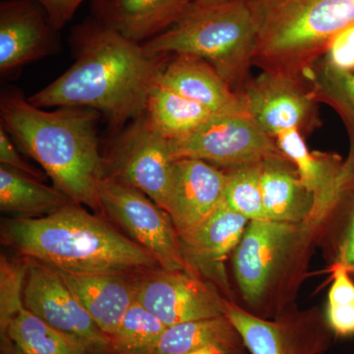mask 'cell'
Listing matches in <instances>:
<instances>
[{"instance_id": "3", "label": "cell", "mask_w": 354, "mask_h": 354, "mask_svg": "<svg viewBox=\"0 0 354 354\" xmlns=\"http://www.w3.org/2000/svg\"><path fill=\"white\" fill-rule=\"evenodd\" d=\"M2 235L26 257L70 274H125L160 268L145 248L74 203L50 215L7 221Z\"/></svg>"}, {"instance_id": "17", "label": "cell", "mask_w": 354, "mask_h": 354, "mask_svg": "<svg viewBox=\"0 0 354 354\" xmlns=\"http://www.w3.org/2000/svg\"><path fill=\"white\" fill-rule=\"evenodd\" d=\"M227 179V172L205 160H174L167 213L179 236L192 232L223 204Z\"/></svg>"}, {"instance_id": "23", "label": "cell", "mask_w": 354, "mask_h": 354, "mask_svg": "<svg viewBox=\"0 0 354 354\" xmlns=\"http://www.w3.org/2000/svg\"><path fill=\"white\" fill-rule=\"evenodd\" d=\"M145 114L165 138H184L199 129L215 113L196 102L156 82L147 101Z\"/></svg>"}, {"instance_id": "12", "label": "cell", "mask_w": 354, "mask_h": 354, "mask_svg": "<svg viewBox=\"0 0 354 354\" xmlns=\"http://www.w3.org/2000/svg\"><path fill=\"white\" fill-rule=\"evenodd\" d=\"M242 97L249 114L274 138L290 130L306 137L322 124L318 101L295 77L261 71L246 84Z\"/></svg>"}, {"instance_id": "5", "label": "cell", "mask_w": 354, "mask_h": 354, "mask_svg": "<svg viewBox=\"0 0 354 354\" xmlns=\"http://www.w3.org/2000/svg\"><path fill=\"white\" fill-rule=\"evenodd\" d=\"M256 38L257 27L247 0L191 2L176 24L142 46L153 57L188 55L202 58L234 92L242 95L253 77Z\"/></svg>"}, {"instance_id": "14", "label": "cell", "mask_w": 354, "mask_h": 354, "mask_svg": "<svg viewBox=\"0 0 354 354\" xmlns=\"http://www.w3.org/2000/svg\"><path fill=\"white\" fill-rule=\"evenodd\" d=\"M57 30L37 0H2L0 72L8 74L59 50Z\"/></svg>"}, {"instance_id": "38", "label": "cell", "mask_w": 354, "mask_h": 354, "mask_svg": "<svg viewBox=\"0 0 354 354\" xmlns=\"http://www.w3.org/2000/svg\"><path fill=\"white\" fill-rule=\"evenodd\" d=\"M188 1H189V2H194L195 0H188Z\"/></svg>"}, {"instance_id": "32", "label": "cell", "mask_w": 354, "mask_h": 354, "mask_svg": "<svg viewBox=\"0 0 354 354\" xmlns=\"http://www.w3.org/2000/svg\"><path fill=\"white\" fill-rule=\"evenodd\" d=\"M346 196L349 198L351 206L348 208L341 241L337 247V259L335 263L344 266L351 274H354V179L346 191Z\"/></svg>"}, {"instance_id": "1", "label": "cell", "mask_w": 354, "mask_h": 354, "mask_svg": "<svg viewBox=\"0 0 354 354\" xmlns=\"http://www.w3.org/2000/svg\"><path fill=\"white\" fill-rule=\"evenodd\" d=\"M71 41L74 64L28 101L41 109H94L115 129L145 113L151 88L169 55L153 57L97 20L74 28Z\"/></svg>"}, {"instance_id": "34", "label": "cell", "mask_w": 354, "mask_h": 354, "mask_svg": "<svg viewBox=\"0 0 354 354\" xmlns=\"http://www.w3.org/2000/svg\"><path fill=\"white\" fill-rule=\"evenodd\" d=\"M37 1L44 7L53 28L59 31L73 18L76 11L85 0H37Z\"/></svg>"}, {"instance_id": "2", "label": "cell", "mask_w": 354, "mask_h": 354, "mask_svg": "<svg viewBox=\"0 0 354 354\" xmlns=\"http://www.w3.org/2000/svg\"><path fill=\"white\" fill-rule=\"evenodd\" d=\"M1 125L50 177L53 187L77 205L102 212L100 183L106 176L94 109L37 108L17 92L2 93Z\"/></svg>"}, {"instance_id": "18", "label": "cell", "mask_w": 354, "mask_h": 354, "mask_svg": "<svg viewBox=\"0 0 354 354\" xmlns=\"http://www.w3.org/2000/svg\"><path fill=\"white\" fill-rule=\"evenodd\" d=\"M156 82L196 102L215 114L249 113L242 95L211 64L188 55H169Z\"/></svg>"}, {"instance_id": "9", "label": "cell", "mask_w": 354, "mask_h": 354, "mask_svg": "<svg viewBox=\"0 0 354 354\" xmlns=\"http://www.w3.org/2000/svg\"><path fill=\"white\" fill-rule=\"evenodd\" d=\"M26 308L93 354H115L111 337L94 322L57 270L28 261Z\"/></svg>"}, {"instance_id": "11", "label": "cell", "mask_w": 354, "mask_h": 354, "mask_svg": "<svg viewBox=\"0 0 354 354\" xmlns=\"http://www.w3.org/2000/svg\"><path fill=\"white\" fill-rule=\"evenodd\" d=\"M225 313L251 354H323L332 344L334 333L317 309L286 312L270 320L227 299Z\"/></svg>"}, {"instance_id": "25", "label": "cell", "mask_w": 354, "mask_h": 354, "mask_svg": "<svg viewBox=\"0 0 354 354\" xmlns=\"http://www.w3.org/2000/svg\"><path fill=\"white\" fill-rule=\"evenodd\" d=\"M304 80L319 104H328L341 116L351 140L346 160L354 165V72L341 71L320 58Z\"/></svg>"}, {"instance_id": "7", "label": "cell", "mask_w": 354, "mask_h": 354, "mask_svg": "<svg viewBox=\"0 0 354 354\" xmlns=\"http://www.w3.org/2000/svg\"><path fill=\"white\" fill-rule=\"evenodd\" d=\"M169 148L174 160L197 158L221 169L286 158L249 113L215 114L192 134L169 141Z\"/></svg>"}, {"instance_id": "36", "label": "cell", "mask_w": 354, "mask_h": 354, "mask_svg": "<svg viewBox=\"0 0 354 354\" xmlns=\"http://www.w3.org/2000/svg\"><path fill=\"white\" fill-rule=\"evenodd\" d=\"M190 354H218L214 349H204V351H197V353Z\"/></svg>"}, {"instance_id": "31", "label": "cell", "mask_w": 354, "mask_h": 354, "mask_svg": "<svg viewBox=\"0 0 354 354\" xmlns=\"http://www.w3.org/2000/svg\"><path fill=\"white\" fill-rule=\"evenodd\" d=\"M322 59L341 71L354 72V26L335 37Z\"/></svg>"}, {"instance_id": "8", "label": "cell", "mask_w": 354, "mask_h": 354, "mask_svg": "<svg viewBox=\"0 0 354 354\" xmlns=\"http://www.w3.org/2000/svg\"><path fill=\"white\" fill-rule=\"evenodd\" d=\"M99 197L102 212L152 254L162 269L195 274L184 260L171 216L142 191L104 176L100 183Z\"/></svg>"}, {"instance_id": "22", "label": "cell", "mask_w": 354, "mask_h": 354, "mask_svg": "<svg viewBox=\"0 0 354 354\" xmlns=\"http://www.w3.org/2000/svg\"><path fill=\"white\" fill-rule=\"evenodd\" d=\"M214 349L218 354H246L241 333L227 315L169 326L152 354H190Z\"/></svg>"}, {"instance_id": "6", "label": "cell", "mask_w": 354, "mask_h": 354, "mask_svg": "<svg viewBox=\"0 0 354 354\" xmlns=\"http://www.w3.org/2000/svg\"><path fill=\"white\" fill-rule=\"evenodd\" d=\"M104 162L106 176L142 191L167 212L174 160L169 140L153 127L145 113L122 128Z\"/></svg>"}, {"instance_id": "35", "label": "cell", "mask_w": 354, "mask_h": 354, "mask_svg": "<svg viewBox=\"0 0 354 354\" xmlns=\"http://www.w3.org/2000/svg\"><path fill=\"white\" fill-rule=\"evenodd\" d=\"M1 344H0V354H22L18 348L14 346L12 342L8 337H1Z\"/></svg>"}, {"instance_id": "37", "label": "cell", "mask_w": 354, "mask_h": 354, "mask_svg": "<svg viewBox=\"0 0 354 354\" xmlns=\"http://www.w3.org/2000/svg\"><path fill=\"white\" fill-rule=\"evenodd\" d=\"M227 1V0H195L194 2L200 3H215V2Z\"/></svg>"}, {"instance_id": "27", "label": "cell", "mask_w": 354, "mask_h": 354, "mask_svg": "<svg viewBox=\"0 0 354 354\" xmlns=\"http://www.w3.org/2000/svg\"><path fill=\"white\" fill-rule=\"evenodd\" d=\"M167 326L135 300L111 337L115 354H152Z\"/></svg>"}, {"instance_id": "19", "label": "cell", "mask_w": 354, "mask_h": 354, "mask_svg": "<svg viewBox=\"0 0 354 354\" xmlns=\"http://www.w3.org/2000/svg\"><path fill=\"white\" fill-rule=\"evenodd\" d=\"M188 0H94L95 20L134 43L143 44L183 17Z\"/></svg>"}, {"instance_id": "24", "label": "cell", "mask_w": 354, "mask_h": 354, "mask_svg": "<svg viewBox=\"0 0 354 354\" xmlns=\"http://www.w3.org/2000/svg\"><path fill=\"white\" fill-rule=\"evenodd\" d=\"M72 203L57 188L48 187L34 177L6 165L0 167V209L2 212L44 216Z\"/></svg>"}, {"instance_id": "16", "label": "cell", "mask_w": 354, "mask_h": 354, "mask_svg": "<svg viewBox=\"0 0 354 354\" xmlns=\"http://www.w3.org/2000/svg\"><path fill=\"white\" fill-rule=\"evenodd\" d=\"M274 139L314 198L315 225L341 203L353 181L354 165L337 153L310 151L305 137L297 130L281 133Z\"/></svg>"}, {"instance_id": "4", "label": "cell", "mask_w": 354, "mask_h": 354, "mask_svg": "<svg viewBox=\"0 0 354 354\" xmlns=\"http://www.w3.org/2000/svg\"><path fill=\"white\" fill-rule=\"evenodd\" d=\"M257 27L254 67L304 81L335 37L354 26V0H247Z\"/></svg>"}, {"instance_id": "28", "label": "cell", "mask_w": 354, "mask_h": 354, "mask_svg": "<svg viewBox=\"0 0 354 354\" xmlns=\"http://www.w3.org/2000/svg\"><path fill=\"white\" fill-rule=\"evenodd\" d=\"M262 162L223 169L227 176L223 204L249 221L268 220L261 193Z\"/></svg>"}, {"instance_id": "10", "label": "cell", "mask_w": 354, "mask_h": 354, "mask_svg": "<svg viewBox=\"0 0 354 354\" xmlns=\"http://www.w3.org/2000/svg\"><path fill=\"white\" fill-rule=\"evenodd\" d=\"M309 225L250 221L234 250L235 281L247 304L258 308L278 278L293 246Z\"/></svg>"}, {"instance_id": "26", "label": "cell", "mask_w": 354, "mask_h": 354, "mask_svg": "<svg viewBox=\"0 0 354 354\" xmlns=\"http://www.w3.org/2000/svg\"><path fill=\"white\" fill-rule=\"evenodd\" d=\"M1 337H8L22 354H93L26 307L14 317Z\"/></svg>"}, {"instance_id": "13", "label": "cell", "mask_w": 354, "mask_h": 354, "mask_svg": "<svg viewBox=\"0 0 354 354\" xmlns=\"http://www.w3.org/2000/svg\"><path fill=\"white\" fill-rule=\"evenodd\" d=\"M135 300L167 327L225 315V301L216 286L193 272L160 269L135 279Z\"/></svg>"}, {"instance_id": "29", "label": "cell", "mask_w": 354, "mask_h": 354, "mask_svg": "<svg viewBox=\"0 0 354 354\" xmlns=\"http://www.w3.org/2000/svg\"><path fill=\"white\" fill-rule=\"evenodd\" d=\"M332 272L326 320L337 337H354V283L351 272L337 263Z\"/></svg>"}, {"instance_id": "33", "label": "cell", "mask_w": 354, "mask_h": 354, "mask_svg": "<svg viewBox=\"0 0 354 354\" xmlns=\"http://www.w3.org/2000/svg\"><path fill=\"white\" fill-rule=\"evenodd\" d=\"M0 162L1 165L23 172L34 178L41 177V174L37 169L23 160L17 149L14 146L12 140L9 137L8 132L2 125L0 127Z\"/></svg>"}, {"instance_id": "30", "label": "cell", "mask_w": 354, "mask_h": 354, "mask_svg": "<svg viewBox=\"0 0 354 354\" xmlns=\"http://www.w3.org/2000/svg\"><path fill=\"white\" fill-rule=\"evenodd\" d=\"M28 262L0 261V335L6 334L11 320L24 308V286Z\"/></svg>"}, {"instance_id": "21", "label": "cell", "mask_w": 354, "mask_h": 354, "mask_svg": "<svg viewBox=\"0 0 354 354\" xmlns=\"http://www.w3.org/2000/svg\"><path fill=\"white\" fill-rule=\"evenodd\" d=\"M260 185L268 220L313 227L314 198L288 158L263 162Z\"/></svg>"}, {"instance_id": "15", "label": "cell", "mask_w": 354, "mask_h": 354, "mask_svg": "<svg viewBox=\"0 0 354 354\" xmlns=\"http://www.w3.org/2000/svg\"><path fill=\"white\" fill-rule=\"evenodd\" d=\"M248 223L246 218L223 203L201 225L179 236L181 252L188 267L230 299L232 290L225 263L241 241Z\"/></svg>"}, {"instance_id": "20", "label": "cell", "mask_w": 354, "mask_h": 354, "mask_svg": "<svg viewBox=\"0 0 354 354\" xmlns=\"http://www.w3.org/2000/svg\"><path fill=\"white\" fill-rule=\"evenodd\" d=\"M57 272L95 325L113 337L135 301L134 281L123 278L124 274Z\"/></svg>"}]
</instances>
